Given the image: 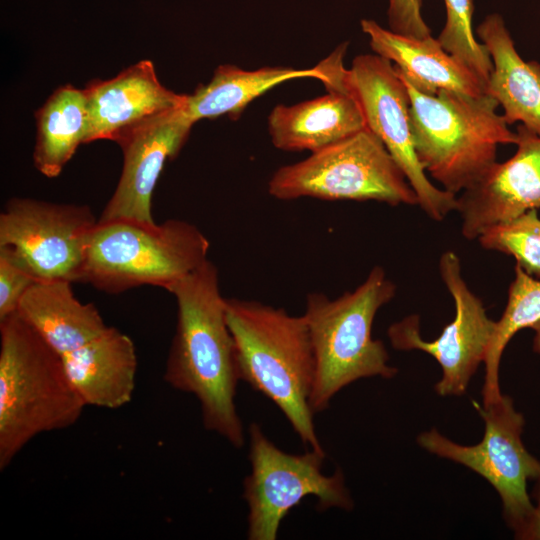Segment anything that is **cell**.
Here are the masks:
<instances>
[{
	"label": "cell",
	"instance_id": "obj_4",
	"mask_svg": "<svg viewBox=\"0 0 540 540\" xmlns=\"http://www.w3.org/2000/svg\"><path fill=\"white\" fill-rule=\"evenodd\" d=\"M398 74L409 93L417 157L444 190L456 195L470 188L497 162L498 145L516 143V133L487 93L469 96L441 90L425 94Z\"/></svg>",
	"mask_w": 540,
	"mask_h": 540
},
{
	"label": "cell",
	"instance_id": "obj_2",
	"mask_svg": "<svg viewBox=\"0 0 540 540\" xmlns=\"http://www.w3.org/2000/svg\"><path fill=\"white\" fill-rule=\"evenodd\" d=\"M226 317L240 380L271 400L306 446L324 452L310 406L315 356L304 316L256 300L226 298Z\"/></svg>",
	"mask_w": 540,
	"mask_h": 540
},
{
	"label": "cell",
	"instance_id": "obj_3",
	"mask_svg": "<svg viewBox=\"0 0 540 540\" xmlns=\"http://www.w3.org/2000/svg\"><path fill=\"white\" fill-rule=\"evenodd\" d=\"M85 407L62 356L16 312L0 320V470L34 437L76 424Z\"/></svg>",
	"mask_w": 540,
	"mask_h": 540
},
{
	"label": "cell",
	"instance_id": "obj_7",
	"mask_svg": "<svg viewBox=\"0 0 540 540\" xmlns=\"http://www.w3.org/2000/svg\"><path fill=\"white\" fill-rule=\"evenodd\" d=\"M268 193L279 200H374L391 206L418 205L401 168L368 127L278 168Z\"/></svg>",
	"mask_w": 540,
	"mask_h": 540
},
{
	"label": "cell",
	"instance_id": "obj_16",
	"mask_svg": "<svg viewBox=\"0 0 540 540\" xmlns=\"http://www.w3.org/2000/svg\"><path fill=\"white\" fill-rule=\"evenodd\" d=\"M327 93L294 105H276L268 115L272 144L283 151L315 152L364 128L362 108L344 78L323 83Z\"/></svg>",
	"mask_w": 540,
	"mask_h": 540
},
{
	"label": "cell",
	"instance_id": "obj_14",
	"mask_svg": "<svg viewBox=\"0 0 540 540\" xmlns=\"http://www.w3.org/2000/svg\"><path fill=\"white\" fill-rule=\"evenodd\" d=\"M516 136L515 154L496 162L457 198L461 232L468 240L494 224L540 209V135L520 124Z\"/></svg>",
	"mask_w": 540,
	"mask_h": 540
},
{
	"label": "cell",
	"instance_id": "obj_24",
	"mask_svg": "<svg viewBox=\"0 0 540 540\" xmlns=\"http://www.w3.org/2000/svg\"><path fill=\"white\" fill-rule=\"evenodd\" d=\"M477 239L485 249L512 255L527 274L540 279V218L536 209L486 228Z\"/></svg>",
	"mask_w": 540,
	"mask_h": 540
},
{
	"label": "cell",
	"instance_id": "obj_11",
	"mask_svg": "<svg viewBox=\"0 0 540 540\" xmlns=\"http://www.w3.org/2000/svg\"><path fill=\"white\" fill-rule=\"evenodd\" d=\"M97 221L88 205L11 198L0 214V246L12 249L37 280L79 282Z\"/></svg>",
	"mask_w": 540,
	"mask_h": 540
},
{
	"label": "cell",
	"instance_id": "obj_13",
	"mask_svg": "<svg viewBox=\"0 0 540 540\" xmlns=\"http://www.w3.org/2000/svg\"><path fill=\"white\" fill-rule=\"evenodd\" d=\"M183 106L134 127L116 141L123 152V168L98 221L155 222L151 201L158 178L165 162L179 153L193 125Z\"/></svg>",
	"mask_w": 540,
	"mask_h": 540
},
{
	"label": "cell",
	"instance_id": "obj_23",
	"mask_svg": "<svg viewBox=\"0 0 540 540\" xmlns=\"http://www.w3.org/2000/svg\"><path fill=\"white\" fill-rule=\"evenodd\" d=\"M525 328L535 332L533 350L540 354V279H534L516 264L515 278L509 288L507 305L501 318L495 321L494 332L484 359L483 405L492 403L502 396L499 386L502 354L511 338Z\"/></svg>",
	"mask_w": 540,
	"mask_h": 540
},
{
	"label": "cell",
	"instance_id": "obj_10",
	"mask_svg": "<svg viewBox=\"0 0 540 540\" xmlns=\"http://www.w3.org/2000/svg\"><path fill=\"white\" fill-rule=\"evenodd\" d=\"M366 126L383 142L418 198V205L436 221L456 211V195L439 189L426 176L413 143L407 87L394 64L377 54L356 56L347 69Z\"/></svg>",
	"mask_w": 540,
	"mask_h": 540
},
{
	"label": "cell",
	"instance_id": "obj_19",
	"mask_svg": "<svg viewBox=\"0 0 540 540\" xmlns=\"http://www.w3.org/2000/svg\"><path fill=\"white\" fill-rule=\"evenodd\" d=\"M488 50L493 70L486 93L503 107L508 125L516 122L540 135V63L525 61L500 14H489L476 28Z\"/></svg>",
	"mask_w": 540,
	"mask_h": 540
},
{
	"label": "cell",
	"instance_id": "obj_26",
	"mask_svg": "<svg viewBox=\"0 0 540 540\" xmlns=\"http://www.w3.org/2000/svg\"><path fill=\"white\" fill-rule=\"evenodd\" d=\"M37 281L26 263L9 247L0 246V320L15 313Z\"/></svg>",
	"mask_w": 540,
	"mask_h": 540
},
{
	"label": "cell",
	"instance_id": "obj_5",
	"mask_svg": "<svg viewBox=\"0 0 540 540\" xmlns=\"http://www.w3.org/2000/svg\"><path fill=\"white\" fill-rule=\"evenodd\" d=\"M395 284L375 266L354 291L330 299L320 292L306 296L303 316L315 356V378L310 396L314 413L326 410L333 397L361 378H393L384 343L372 337L378 310L391 301Z\"/></svg>",
	"mask_w": 540,
	"mask_h": 540
},
{
	"label": "cell",
	"instance_id": "obj_17",
	"mask_svg": "<svg viewBox=\"0 0 540 540\" xmlns=\"http://www.w3.org/2000/svg\"><path fill=\"white\" fill-rule=\"evenodd\" d=\"M361 29L369 37L374 53L394 63L418 91L430 95L441 90L469 96L486 94L485 84L432 35L404 36L371 19H362Z\"/></svg>",
	"mask_w": 540,
	"mask_h": 540
},
{
	"label": "cell",
	"instance_id": "obj_20",
	"mask_svg": "<svg viewBox=\"0 0 540 540\" xmlns=\"http://www.w3.org/2000/svg\"><path fill=\"white\" fill-rule=\"evenodd\" d=\"M71 284L66 280H37L16 311L61 356L108 327L93 303L76 298Z\"/></svg>",
	"mask_w": 540,
	"mask_h": 540
},
{
	"label": "cell",
	"instance_id": "obj_12",
	"mask_svg": "<svg viewBox=\"0 0 540 540\" xmlns=\"http://www.w3.org/2000/svg\"><path fill=\"white\" fill-rule=\"evenodd\" d=\"M439 272L454 299V319L432 341L421 337L417 315L393 323L387 335L397 350H421L436 359L442 368V378L435 385L439 395H462L477 367L484 362L495 321L487 316L482 301L462 278L456 253L446 251L441 255Z\"/></svg>",
	"mask_w": 540,
	"mask_h": 540
},
{
	"label": "cell",
	"instance_id": "obj_1",
	"mask_svg": "<svg viewBox=\"0 0 540 540\" xmlns=\"http://www.w3.org/2000/svg\"><path fill=\"white\" fill-rule=\"evenodd\" d=\"M168 292L176 299L177 324L163 379L199 401L206 430L240 449L245 438L235 397L241 380L216 265L207 259Z\"/></svg>",
	"mask_w": 540,
	"mask_h": 540
},
{
	"label": "cell",
	"instance_id": "obj_25",
	"mask_svg": "<svg viewBox=\"0 0 540 540\" xmlns=\"http://www.w3.org/2000/svg\"><path fill=\"white\" fill-rule=\"evenodd\" d=\"M444 3L446 22L438 41L486 85L493 63L488 50L473 32V0H444Z\"/></svg>",
	"mask_w": 540,
	"mask_h": 540
},
{
	"label": "cell",
	"instance_id": "obj_18",
	"mask_svg": "<svg viewBox=\"0 0 540 540\" xmlns=\"http://www.w3.org/2000/svg\"><path fill=\"white\" fill-rule=\"evenodd\" d=\"M67 375L86 406L119 409L131 402L137 354L133 340L108 326L81 347L62 355Z\"/></svg>",
	"mask_w": 540,
	"mask_h": 540
},
{
	"label": "cell",
	"instance_id": "obj_9",
	"mask_svg": "<svg viewBox=\"0 0 540 540\" xmlns=\"http://www.w3.org/2000/svg\"><path fill=\"white\" fill-rule=\"evenodd\" d=\"M473 405L485 423L478 444L460 445L436 429L422 432L417 442L430 453L462 464L485 478L501 498L505 521L516 538L522 539L535 509L527 483L540 480V461L522 441L524 417L515 409L512 398L503 394L487 405L475 401Z\"/></svg>",
	"mask_w": 540,
	"mask_h": 540
},
{
	"label": "cell",
	"instance_id": "obj_8",
	"mask_svg": "<svg viewBox=\"0 0 540 540\" xmlns=\"http://www.w3.org/2000/svg\"><path fill=\"white\" fill-rule=\"evenodd\" d=\"M248 432L251 471L243 481L247 539L276 540L283 519L309 496L317 499L319 511L353 508L342 471L322 472L325 451L289 454L275 446L258 423H251Z\"/></svg>",
	"mask_w": 540,
	"mask_h": 540
},
{
	"label": "cell",
	"instance_id": "obj_22",
	"mask_svg": "<svg viewBox=\"0 0 540 540\" xmlns=\"http://www.w3.org/2000/svg\"><path fill=\"white\" fill-rule=\"evenodd\" d=\"M37 135L34 165L46 177L58 176L88 133L84 90L70 84L59 87L35 113Z\"/></svg>",
	"mask_w": 540,
	"mask_h": 540
},
{
	"label": "cell",
	"instance_id": "obj_27",
	"mask_svg": "<svg viewBox=\"0 0 540 540\" xmlns=\"http://www.w3.org/2000/svg\"><path fill=\"white\" fill-rule=\"evenodd\" d=\"M421 6L422 0H389V29L404 36H431V30L421 14Z\"/></svg>",
	"mask_w": 540,
	"mask_h": 540
},
{
	"label": "cell",
	"instance_id": "obj_21",
	"mask_svg": "<svg viewBox=\"0 0 540 540\" xmlns=\"http://www.w3.org/2000/svg\"><path fill=\"white\" fill-rule=\"evenodd\" d=\"M299 78L321 81L323 73L318 66L307 69L278 66L245 70L235 65H221L209 83L199 85L193 94L187 95L183 109L193 124L200 119L223 115L238 117L250 102L271 88Z\"/></svg>",
	"mask_w": 540,
	"mask_h": 540
},
{
	"label": "cell",
	"instance_id": "obj_6",
	"mask_svg": "<svg viewBox=\"0 0 540 540\" xmlns=\"http://www.w3.org/2000/svg\"><path fill=\"white\" fill-rule=\"evenodd\" d=\"M209 248L205 234L185 220L97 221L79 282L108 294L144 285L168 291L208 259Z\"/></svg>",
	"mask_w": 540,
	"mask_h": 540
},
{
	"label": "cell",
	"instance_id": "obj_28",
	"mask_svg": "<svg viewBox=\"0 0 540 540\" xmlns=\"http://www.w3.org/2000/svg\"><path fill=\"white\" fill-rule=\"evenodd\" d=\"M537 488V504L534 505L532 520L522 538L524 540H540V480Z\"/></svg>",
	"mask_w": 540,
	"mask_h": 540
},
{
	"label": "cell",
	"instance_id": "obj_15",
	"mask_svg": "<svg viewBox=\"0 0 540 540\" xmlns=\"http://www.w3.org/2000/svg\"><path fill=\"white\" fill-rule=\"evenodd\" d=\"M88 110L86 143L117 141L134 127L185 104L159 81L150 60H142L116 77L89 83L84 89Z\"/></svg>",
	"mask_w": 540,
	"mask_h": 540
}]
</instances>
